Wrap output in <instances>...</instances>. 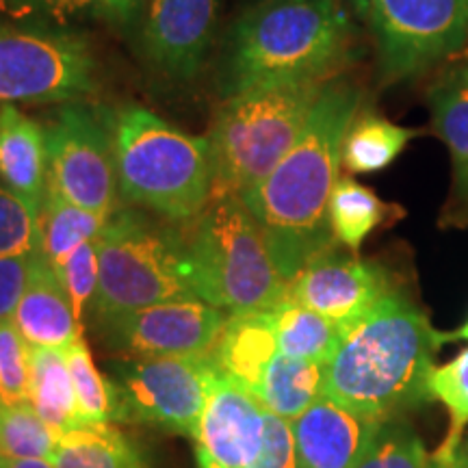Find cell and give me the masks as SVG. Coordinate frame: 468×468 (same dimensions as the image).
I'll use <instances>...</instances> for the list:
<instances>
[{"label":"cell","instance_id":"obj_1","mask_svg":"<svg viewBox=\"0 0 468 468\" xmlns=\"http://www.w3.org/2000/svg\"><path fill=\"white\" fill-rule=\"evenodd\" d=\"M360 102L358 87L341 79L327 80L292 148L241 196L289 284L308 262L336 245L330 197L341 178L345 134Z\"/></svg>","mask_w":468,"mask_h":468},{"label":"cell","instance_id":"obj_2","mask_svg":"<svg viewBox=\"0 0 468 468\" xmlns=\"http://www.w3.org/2000/svg\"><path fill=\"white\" fill-rule=\"evenodd\" d=\"M447 341L395 289L343 335L327 360L325 397L371 419H397L431 401L434 358Z\"/></svg>","mask_w":468,"mask_h":468},{"label":"cell","instance_id":"obj_3","mask_svg":"<svg viewBox=\"0 0 468 468\" xmlns=\"http://www.w3.org/2000/svg\"><path fill=\"white\" fill-rule=\"evenodd\" d=\"M349 46L341 0H259L228 31L219 91L230 98L256 87L330 80Z\"/></svg>","mask_w":468,"mask_h":468},{"label":"cell","instance_id":"obj_4","mask_svg":"<svg viewBox=\"0 0 468 468\" xmlns=\"http://www.w3.org/2000/svg\"><path fill=\"white\" fill-rule=\"evenodd\" d=\"M197 300L230 314L267 313L286 297L254 215L239 196H213L196 218L180 224Z\"/></svg>","mask_w":468,"mask_h":468},{"label":"cell","instance_id":"obj_5","mask_svg":"<svg viewBox=\"0 0 468 468\" xmlns=\"http://www.w3.org/2000/svg\"><path fill=\"white\" fill-rule=\"evenodd\" d=\"M120 196L185 224L213 197L215 167L208 137L185 133L142 107L113 115Z\"/></svg>","mask_w":468,"mask_h":468},{"label":"cell","instance_id":"obj_6","mask_svg":"<svg viewBox=\"0 0 468 468\" xmlns=\"http://www.w3.org/2000/svg\"><path fill=\"white\" fill-rule=\"evenodd\" d=\"M325 85L327 80H300L224 98L207 134L213 148V196L241 197L259 185L297 142Z\"/></svg>","mask_w":468,"mask_h":468},{"label":"cell","instance_id":"obj_7","mask_svg":"<svg viewBox=\"0 0 468 468\" xmlns=\"http://www.w3.org/2000/svg\"><path fill=\"white\" fill-rule=\"evenodd\" d=\"M98 291L90 314L98 321L174 300H197L189 280L180 224L156 226L120 208L96 239Z\"/></svg>","mask_w":468,"mask_h":468},{"label":"cell","instance_id":"obj_8","mask_svg":"<svg viewBox=\"0 0 468 468\" xmlns=\"http://www.w3.org/2000/svg\"><path fill=\"white\" fill-rule=\"evenodd\" d=\"M215 351L163 358H122L107 373L113 423L159 427L196 438L210 388L219 376Z\"/></svg>","mask_w":468,"mask_h":468},{"label":"cell","instance_id":"obj_9","mask_svg":"<svg viewBox=\"0 0 468 468\" xmlns=\"http://www.w3.org/2000/svg\"><path fill=\"white\" fill-rule=\"evenodd\" d=\"M96 69L80 35L0 22V102H80L98 90Z\"/></svg>","mask_w":468,"mask_h":468},{"label":"cell","instance_id":"obj_10","mask_svg":"<svg viewBox=\"0 0 468 468\" xmlns=\"http://www.w3.org/2000/svg\"><path fill=\"white\" fill-rule=\"evenodd\" d=\"M113 126L83 102L63 104L46 126L48 189L104 218L122 208Z\"/></svg>","mask_w":468,"mask_h":468},{"label":"cell","instance_id":"obj_11","mask_svg":"<svg viewBox=\"0 0 468 468\" xmlns=\"http://www.w3.org/2000/svg\"><path fill=\"white\" fill-rule=\"evenodd\" d=\"M379 74L386 85L423 74L468 39V0H373Z\"/></svg>","mask_w":468,"mask_h":468},{"label":"cell","instance_id":"obj_12","mask_svg":"<svg viewBox=\"0 0 468 468\" xmlns=\"http://www.w3.org/2000/svg\"><path fill=\"white\" fill-rule=\"evenodd\" d=\"M228 314L202 300H174L98 321L102 341L122 358L204 354L215 349Z\"/></svg>","mask_w":468,"mask_h":468},{"label":"cell","instance_id":"obj_13","mask_svg":"<svg viewBox=\"0 0 468 468\" xmlns=\"http://www.w3.org/2000/svg\"><path fill=\"white\" fill-rule=\"evenodd\" d=\"M221 0H150L139 55L161 79L186 83L204 68L218 35Z\"/></svg>","mask_w":468,"mask_h":468},{"label":"cell","instance_id":"obj_14","mask_svg":"<svg viewBox=\"0 0 468 468\" xmlns=\"http://www.w3.org/2000/svg\"><path fill=\"white\" fill-rule=\"evenodd\" d=\"M393 291L382 267L358 259L356 251H338L335 245L302 269L286 295L330 319L345 335Z\"/></svg>","mask_w":468,"mask_h":468},{"label":"cell","instance_id":"obj_15","mask_svg":"<svg viewBox=\"0 0 468 468\" xmlns=\"http://www.w3.org/2000/svg\"><path fill=\"white\" fill-rule=\"evenodd\" d=\"M265 417L259 397L219 371L193 441L224 468H250L261 453Z\"/></svg>","mask_w":468,"mask_h":468},{"label":"cell","instance_id":"obj_16","mask_svg":"<svg viewBox=\"0 0 468 468\" xmlns=\"http://www.w3.org/2000/svg\"><path fill=\"white\" fill-rule=\"evenodd\" d=\"M379 425L324 395L292 420L297 468H356Z\"/></svg>","mask_w":468,"mask_h":468},{"label":"cell","instance_id":"obj_17","mask_svg":"<svg viewBox=\"0 0 468 468\" xmlns=\"http://www.w3.org/2000/svg\"><path fill=\"white\" fill-rule=\"evenodd\" d=\"M0 185L39 219L48 193L46 126L22 113L14 102H0Z\"/></svg>","mask_w":468,"mask_h":468},{"label":"cell","instance_id":"obj_18","mask_svg":"<svg viewBox=\"0 0 468 468\" xmlns=\"http://www.w3.org/2000/svg\"><path fill=\"white\" fill-rule=\"evenodd\" d=\"M11 321L31 347L66 351L83 335V324L76 317L61 280L44 254L35 262L31 282Z\"/></svg>","mask_w":468,"mask_h":468},{"label":"cell","instance_id":"obj_19","mask_svg":"<svg viewBox=\"0 0 468 468\" xmlns=\"http://www.w3.org/2000/svg\"><path fill=\"white\" fill-rule=\"evenodd\" d=\"M431 122L453 163L449 224H468V66L447 74L430 91Z\"/></svg>","mask_w":468,"mask_h":468},{"label":"cell","instance_id":"obj_20","mask_svg":"<svg viewBox=\"0 0 468 468\" xmlns=\"http://www.w3.org/2000/svg\"><path fill=\"white\" fill-rule=\"evenodd\" d=\"M215 358L228 376L239 379L254 393L265 376L269 362L278 356V336L271 314H230L218 345Z\"/></svg>","mask_w":468,"mask_h":468},{"label":"cell","instance_id":"obj_21","mask_svg":"<svg viewBox=\"0 0 468 468\" xmlns=\"http://www.w3.org/2000/svg\"><path fill=\"white\" fill-rule=\"evenodd\" d=\"M55 468H150L144 449L113 423L79 425L58 436Z\"/></svg>","mask_w":468,"mask_h":468},{"label":"cell","instance_id":"obj_22","mask_svg":"<svg viewBox=\"0 0 468 468\" xmlns=\"http://www.w3.org/2000/svg\"><path fill=\"white\" fill-rule=\"evenodd\" d=\"M325 371L327 362L289 358L278 351L254 395L269 412L292 423L325 395Z\"/></svg>","mask_w":468,"mask_h":468},{"label":"cell","instance_id":"obj_23","mask_svg":"<svg viewBox=\"0 0 468 468\" xmlns=\"http://www.w3.org/2000/svg\"><path fill=\"white\" fill-rule=\"evenodd\" d=\"M28 403L58 436L83 425L76 408V395L66 351L31 347V384Z\"/></svg>","mask_w":468,"mask_h":468},{"label":"cell","instance_id":"obj_24","mask_svg":"<svg viewBox=\"0 0 468 468\" xmlns=\"http://www.w3.org/2000/svg\"><path fill=\"white\" fill-rule=\"evenodd\" d=\"M417 128H406L378 113L354 117L343 142V169L349 174H376L397 161L417 137Z\"/></svg>","mask_w":468,"mask_h":468},{"label":"cell","instance_id":"obj_25","mask_svg":"<svg viewBox=\"0 0 468 468\" xmlns=\"http://www.w3.org/2000/svg\"><path fill=\"white\" fill-rule=\"evenodd\" d=\"M276 327L280 354L289 358L327 362L343 338V330L289 295L269 310Z\"/></svg>","mask_w":468,"mask_h":468},{"label":"cell","instance_id":"obj_26","mask_svg":"<svg viewBox=\"0 0 468 468\" xmlns=\"http://www.w3.org/2000/svg\"><path fill=\"white\" fill-rule=\"evenodd\" d=\"M109 218L91 213L66 200L58 193H46L44 207L39 210V234L42 254L52 267H58L76 248L101 237Z\"/></svg>","mask_w":468,"mask_h":468},{"label":"cell","instance_id":"obj_27","mask_svg":"<svg viewBox=\"0 0 468 468\" xmlns=\"http://www.w3.org/2000/svg\"><path fill=\"white\" fill-rule=\"evenodd\" d=\"M393 207L379 200L368 186L354 178H338L330 197V226L336 243L358 251L367 237L384 224Z\"/></svg>","mask_w":468,"mask_h":468},{"label":"cell","instance_id":"obj_28","mask_svg":"<svg viewBox=\"0 0 468 468\" xmlns=\"http://www.w3.org/2000/svg\"><path fill=\"white\" fill-rule=\"evenodd\" d=\"M58 434L31 403H0V455L11 460H52Z\"/></svg>","mask_w":468,"mask_h":468},{"label":"cell","instance_id":"obj_29","mask_svg":"<svg viewBox=\"0 0 468 468\" xmlns=\"http://www.w3.org/2000/svg\"><path fill=\"white\" fill-rule=\"evenodd\" d=\"M430 393L431 401H441L449 412L447 436L434 452L436 458H447L462 447V436L468 425V347L447 365L434 368Z\"/></svg>","mask_w":468,"mask_h":468},{"label":"cell","instance_id":"obj_30","mask_svg":"<svg viewBox=\"0 0 468 468\" xmlns=\"http://www.w3.org/2000/svg\"><path fill=\"white\" fill-rule=\"evenodd\" d=\"M66 360L72 373L76 408L83 425L113 423V408H111V395L107 378L98 371L96 362L91 358L90 345L80 335L66 349Z\"/></svg>","mask_w":468,"mask_h":468},{"label":"cell","instance_id":"obj_31","mask_svg":"<svg viewBox=\"0 0 468 468\" xmlns=\"http://www.w3.org/2000/svg\"><path fill=\"white\" fill-rule=\"evenodd\" d=\"M427 449L417 431L397 419L382 420L356 468H425Z\"/></svg>","mask_w":468,"mask_h":468},{"label":"cell","instance_id":"obj_32","mask_svg":"<svg viewBox=\"0 0 468 468\" xmlns=\"http://www.w3.org/2000/svg\"><path fill=\"white\" fill-rule=\"evenodd\" d=\"M31 384V345L14 321H0V403H27Z\"/></svg>","mask_w":468,"mask_h":468},{"label":"cell","instance_id":"obj_33","mask_svg":"<svg viewBox=\"0 0 468 468\" xmlns=\"http://www.w3.org/2000/svg\"><path fill=\"white\" fill-rule=\"evenodd\" d=\"M42 250L39 219L20 197L0 185V256Z\"/></svg>","mask_w":468,"mask_h":468},{"label":"cell","instance_id":"obj_34","mask_svg":"<svg viewBox=\"0 0 468 468\" xmlns=\"http://www.w3.org/2000/svg\"><path fill=\"white\" fill-rule=\"evenodd\" d=\"M52 267V265H50ZM55 269L61 280L69 302H72L76 317L83 324L85 314H90L93 297L98 291V248L96 241H87L76 248L66 261Z\"/></svg>","mask_w":468,"mask_h":468},{"label":"cell","instance_id":"obj_35","mask_svg":"<svg viewBox=\"0 0 468 468\" xmlns=\"http://www.w3.org/2000/svg\"><path fill=\"white\" fill-rule=\"evenodd\" d=\"M39 254H42V250L0 256V321L14 319L17 303H20L28 282H31Z\"/></svg>","mask_w":468,"mask_h":468},{"label":"cell","instance_id":"obj_36","mask_svg":"<svg viewBox=\"0 0 468 468\" xmlns=\"http://www.w3.org/2000/svg\"><path fill=\"white\" fill-rule=\"evenodd\" d=\"M250 468H297V444L291 420L267 410L261 453Z\"/></svg>","mask_w":468,"mask_h":468},{"label":"cell","instance_id":"obj_37","mask_svg":"<svg viewBox=\"0 0 468 468\" xmlns=\"http://www.w3.org/2000/svg\"><path fill=\"white\" fill-rule=\"evenodd\" d=\"M5 11L17 17L42 16L46 20L63 22L93 11V0H5Z\"/></svg>","mask_w":468,"mask_h":468},{"label":"cell","instance_id":"obj_38","mask_svg":"<svg viewBox=\"0 0 468 468\" xmlns=\"http://www.w3.org/2000/svg\"><path fill=\"white\" fill-rule=\"evenodd\" d=\"M144 7L145 0H93V14L117 28L137 25L144 16Z\"/></svg>","mask_w":468,"mask_h":468},{"label":"cell","instance_id":"obj_39","mask_svg":"<svg viewBox=\"0 0 468 468\" xmlns=\"http://www.w3.org/2000/svg\"><path fill=\"white\" fill-rule=\"evenodd\" d=\"M425 468H468V452L464 447H460L458 452L447 455V458L430 455V462H427Z\"/></svg>","mask_w":468,"mask_h":468},{"label":"cell","instance_id":"obj_40","mask_svg":"<svg viewBox=\"0 0 468 468\" xmlns=\"http://www.w3.org/2000/svg\"><path fill=\"white\" fill-rule=\"evenodd\" d=\"M0 468H55L48 460H11L0 455Z\"/></svg>","mask_w":468,"mask_h":468},{"label":"cell","instance_id":"obj_41","mask_svg":"<svg viewBox=\"0 0 468 468\" xmlns=\"http://www.w3.org/2000/svg\"><path fill=\"white\" fill-rule=\"evenodd\" d=\"M343 3H347L349 9L354 11L360 20H368V16H371L373 0H343Z\"/></svg>","mask_w":468,"mask_h":468},{"label":"cell","instance_id":"obj_42","mask_svg":"<svg viewBox=\"0 0 468 468\" xmlns=\"http://www.w3.org/2000/svg\"><path fill=\"white\" fill-rule=\"evenodd\" d=\"M196 458H197V468H224L219 464V462H215L210 455L204 452L202 447H197L196 444Z\"/></svg>","mask_w":468,"mask_h":468},{"label":"cell","instance_id":"obj_43","mask_svg":"<svg viewBox=\"0 0 468 468\" xmlns=\"http://www.w3.org/2000/svg\"><path fill=\"white\" fill-rule=\"evenodd\" d=\"M468 341V321L462 327H458V332L455 335H449V341Z\"/></svg>","mask_w":468,"mask_h":468},{"label":"cell","instance_id":"obj_44","mask_svg":"<svg viewBox=\"0 0 468 468\" xmlns=\"http://www.w3.org/2000/svg\"><path fill=\"white\" fill-rule=\"evenodd\" d=\"M0 11H5V0H0Z\"/></svg>","mask_w":468,"mask_h":468},{"label":"cell","instance_id":"obj_45","mask_svg":"<svg viewBox=\"0 0 468 468\" xmlns=\"http://www.w3.org/2000/svg\"><path fill=\"white\" fill-rule=\"evenodd\" d=\"M464 449H466V452H468V441H466V442H464Z\"/></svg>","mask_w":468,"mask_h":468}]
</instances>
